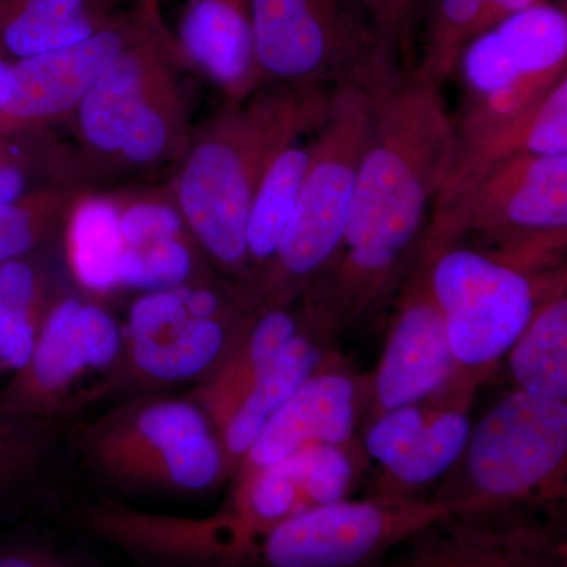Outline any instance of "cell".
<instances>
[{
  "label": "cell",
  "mask_w": 567,
  "mask_h": 567,
  "mask_svg": "<svg viewBox=\"0 0 567 567\" xmlns=\"http://www.w3.org/2000/svg\"><path fill=\"white\" fill-rule=\"evenodd\" d=\"M374 103L344 238L301 298L309 320L334 338L372 322L393 300L453 162V117L442 85L410 71Z\"/></svg>",
  "instance_id": "cell-1"
},
{
  "label": "cell",
  "mask_w": 567,
  "mask_h": 567,
  "mask_svg": "<svg viewBox=\"0 0 567 567\" xmlns=\"http://www.w3.org/2000/svg\"><path fill=\"white\" fill-rule=\"evenodd\" d=\"M331 92L264 84L241 102H226L181 159L173 194L186 227L208 264L246 290V226L257 185L284 147L322 126Z\"/></svg>",
  "instance_id": "cell-2"
},
{
  "label": "cell",
  "mask_w": 567,
  "mask_h": 567,
  "mask_svg": "<svg viewBox=\"0 0 567 567\" xmlns=\"http://www.w3.org/2000/svg\"><path fill=\"white\" fill-rule=\"evenodd\" d=\"M181 69L174 35L158 11L73 112L87 159L122 171L155 169L182 159L193 134Z\"/></svg>",
  "instance_id": "cell-3"
},
{
  "label": "cell",
  "mask_w": 567,
  "mask_h": 567,
  "mask_svg": "<svg viewBox=\"0 0 567 567\" xmlns=\"http://www.w3.org/2000/svg\"><path fill=\"white\" fill-rule=\"evenodd\" d=\"M567 401L514 391L472 425L432 502L451 513L539 506L566 496Z\"/></svg>",
  "instance_id": "cell-4"
},
{
  "label": "cell",
  "mask_w": 567,
  "mask_h": 567,
  "mask_svg": "<svg viewBox=\"0 0 567 567\" xmlns=\"http://www.w3.org/2000/svg\"><path fill=\"white\" fill-rule=\"evenodd\" d=\"M374 111V100L357 89L331 92L292 221L274 259L249 287L259 308L298 303L334 259L344 238Z\"/></svg>",
  "instance_id": "cell-5"
},
{
  "label": "cell",
  "mask_w": 567,
  "mask_h": 567,
  "mask_svg": "<svg viewBox=\"0 0 567 567\" xmlns=\"http://www.w3.org/2000/svg\"><path fill=\"white\" fill-rule=\"evenodd\" d=\"M251 17L265 84L352 87L377 100L410 73L354 0H251Z\"/></svg>",
  "instance_id": "cell-6"
},
{
  "label": "cell",
  "mask_w": 567,
  "mask_h": 567,
  "mask_svg": "<svg viewBox=\"0 0 567 567\" xmlns=\"http://www.w3.org/2000/svg\"><path fill=\"white\" fill-rule=\"evenodd\" d=\"M423 246L454 358L450 385L476 393L498 371L539 306L566 292V268L522 274L461 241L445 244L427 233Z\"/></svg>",
  "instance_id": "cell-7"
},
{
  "label": "cell",
  "mask_w": 567,
  "mask_h": 567,
  "mask_svg": "<svg viewBox=\"0 0 567 567\" xmlns=\"http://www.w3.org/2000/svg\"><path fill=\"white\" fill-rule=\"evenodd\" d=\"M427 229L446 244L476 238V251L522 274L565 270L567 155L496 164L464 196L432 212Z\"/></svg>",
  "instance_id": "cell-8"
},
{
  "label": "cell",
  "mask_w": 567,
  "mask_h": 567,
  "mask_svg": "<svg viewBox=\"0 0 567 567\" xmlns=\"http://www.w3.org/2000/svg\"><path fill=\"white\" fill-rule=\"evenodd\" d=\"M78 445L100 475L123 487L204 494L229 480L218 431L203 406L186 399L118 406L82 425Z\"/></svg>",
  "instance_id": "cell-9"
},
{
  "label": "cell",
  "mask_w": 567,
  "mask_h": 567,
  "mask_svg": "<svg viewBox=\"0 0 567 567\" xmlns=\"http://www.w3.org/2000/svg\"><path fill=\"white\" fill-rule=\"evenodd\" d=\"M257 311L245 309L224 279L144 292L130 306L118 377L151 385L205 382L240 344Z\"/></svg>",
  "instance_id": "cell-10"
},
{
  "label": "cell",
  "mask_w": 567,
  "mask_h": 567,
  "mask_svg": "<svg viewBox=\"0 0 567 567\" xmlns=\"http://www.w3.org/2000/svg\"><path fill=\"white\" fill-rule=\"evenodd\" d=\"M450 514L431 498L349 496L270 529L249 567H374L406 537Z\"/></svg>",
  "instance_id": "cell-11"
},
{
  "label": "cell",
  "mask_w": 567,
  "mask_h": 567,
  "mask_svg": "<svg viewBox=\"0 0 567 567\" xmlns=\"http://www.w3.org/2000/svg\"><path fill=\"white\" fill-rule=\"evenodd\" d=\"M123 331L104 306L61 295L52 301L28 363L0 391V412L52 420L92 377L117 374Z\"/></svg>",
  "instance_id": "cell-12"
},
{
  "label": "cell",
  "mask_w": 567,
  "mask_h": 567,
  "mask_svg": "<svg viewBox=\"0 0 567 567\" xmlns=\"http://www.w3.org/2000/svg\"><path fill=\"white\" fill-rule=\"evenodd\" d=\"M374 567H567L561 503L451 513Z\"/></svg>",
  "instance_id": "cell-13"
},
{
  "label": "cell",
  "mask_w": 567,
  "mask_h": 567,
  "mask_svg": "<svg viewBox=\"0 0 567 567\" xmlns=\"http://www.w3.org/2000/svg\"><path fill=\"white\" fill-rule=\"evenodd\" d=\"M475 391L447 385L440 393L365 421L361 440L379 466L375 495L423 499L451 472L472 431Z\"/></svg>",
  "instance_id": "cell-14"
},
{
  "label": "cell",
  "mask_w": 567,
  "mask_h": 567,
  "mask_svg": "<svg viewBox=\"0 0 567 567\" xmlns=\"http://www.w3.org/2000/svg\"><path fill=\"white\" fill-rule=\"evenodd\" d=\"M159 0L114 14L91 39L13 63L9 100L0 106V134L17 137L73 114L111 63L158 13Z\"/></svg>",
  "instance_id": "cell-15"
},
{
  "label": "cell",
  "mask_w": 567,
  "mask_h": 567,
  "mask_svg": "<svg viewBox=\"0 0 567 567\" xmlns=\"http://www.w3.org/2000/svg\"><path fill=\"white\" fill-rule=\"evenodd\" d=\"M361 440L311 445L237 476L229 511L252 554L270 529L316 507L349 498L368 466Z\"/></svg>",
  "instance_id": "cell-16"
},
{
  "label": "cell",
  "mask_w": 567,
  "mask_h": 567,
  "mask_svg": "<svg viewBox=\"0 0 567 567\" xmlns=\"http://www.w3.org/2000/svg\"><path fill=\"white\" fill-rule=\"evenodd\" d=\"M431 259L421 241L404 282L395 315L371 380L365 421L398 406L415 404L443 390L454 375L445 322L431 289Z\"/></svg>",
  "instance_id": "cell-17"
},
{
  "label": "cell",
  "mask_w": 567,
  "mask_h": 567,
  "mask_svg": "<svg viewBox=\"0 0 567 567\" xmlns=\"http://www.w3.org/2000/svg\"><path fill=\"white\" fill-rule=\"evenodd\" d=\"M369 405V375L358 374L344 358L331 354L265 424L235 476L276 464L305 446L357 442Z\"/></svg>",
  "instance_id": "cell-18"
},
{
  "label": "cell",
  "mask_w": 567,
  "mask_h": 567,
  "mask_svg": "<svg viewBox=\"0 0 567 567\" xmlns=\"http://www.w3.org/2000/svg\"><path fill=\"white\" fill-rule=\"evenodd\" d=\"M566 69L565 6L539 0L470 41L456 71L468 95H481L520 78Z\"/></svg>",
  "instance_id": "cell-19"
},
{
  "label": "cell",
  "mask_w": 567,
  "mask_h": 567,
  "mask_svg": "<svg viewBox=\"0 0 567 567\" xmlns=\"http://www.w3.org/2000/svg\"><path fill=\"white\" fill-rule=\"evenodd\" d=\"M174 40L183 69L215 85L226 102H241L265 84L254 47L251 0H186Z\"/></svg>",
  "instance_id": "cell-20"
},
{
  "label": "cell",
  "mask_w": 567,
  "mask_h": 567,
  "mask_svg": "<svg viewBox=\"0 0 567 567\" xmlns=\"http://www.w3.org/2000/svg\"><path fill=\"white\" fill-rule=\"evenodd\" d=\"M520 155H567V78L516 121L475 140L454 141L453 162L434 210L464 196L496 164Z\"/></svg>",
  "instance_id": "cell-21"
},
{
  "label": "cell",
  "mask_w": 567,
  "mask_h": 567,
  "mask_svg": "<svg viewBox=\"0 0 567 567\" xmlns=\"http://www.w3.org/2000/svg\"><path fill=\"white\" fill-rule=\"evenodd\" d=\"M334 339L308 319L303 331L256 380L219 432L229 477L237 475L246 454L279 406L336 353Z\"/></svg>",
  "instance_id": "cell-22"
},
{
  "label": "cell",
  "mask_w": 567,
  "mask_h": 567,
  "mask_svg": "<svg viewBox=\"0 0 567 567\" xmlns=\"http://www.w3.org/2000/svg\"><path fill=\"white\" fill-rule=\"evenodd\" d=\"M308 315L301 301L260 308L237 349L208 377L199 390V404L216 431L233 416L256 380L278 354L303 331Z\"/></svg>",
  "instance_id": "cell-23"
},
{
  "label": "cell",
  "mask_w": 567,
  "mask_h": 567,
  "mask_svg": "<svg viewBox=\"0 0 567 567\" xmlns=\"http://www.w3.org/2000/svg\"><path fill=\"white\" fill-rule=\"evenodd\" d=\"M115 0H0V58L22 61L91 39Z\"/></svg>",
  "instance_id": "cell-24"
},
{
  "label": "cell",
  "mask_w": 567,
  "mask_h": 567,
  "mask_svg": "<svg viewBox=\"0 0 567 567\" xmlns=\"http://www.w3.org/2000/svg\"><path fill=\"white\" fill-rule=\"evenodd\" d=\"M117 196L85 193L71 199L66 210V265L82 290L106 297L118 290L123 249Z\"/></svg>",
  "instance_id": "cell-25"
},
{
  "label": "cell",
  "mask_w": 567,
  "mask_h": 567,
  "mask_svg": "<svg viewBox=\"0 0 567 567\" xmlns=\"http://www.w3.org/2000/svg\"><path fill=\"white\" fill-rule=\"evenodd\" d=\"M315 134L309 142L298 140L284 147L268 164L254 193L246 226L248 290L252 279L274 259L284 234L292 221L315 151Z\"/></svg>",
  "instance_id": "cell-26"
},
{
  "label": "cell",
  "mask_w": 567,
  "mask_h": 567,
  "mask_svg": "<svg viewBox=\"0 0 567 567\" xmlns=\"http://www.w3.org/2000/svg\"><path fill=\"white\" fill-rule=\"evenodd\" d=\"M50 279L37 252L0 265V365L28 363L52 301Z\"/></svg>",
  "instance_id": "cell-27"
},
{
  "label": "cell",
  "mask_w": 567,
  "mask_h": 567,
  "mask_svg": "<svg viewBox=\"0 0 567 567\" xmlns=\"http://www.w3.org/2000/svg\"><path fill=\"white\" fill-rule=\"evenodd\" d=\"M506 360L518 391L567 401L566 292L539 306Z\"/></svg>",
  "instance_id": "cell-28"
},
{
  "label": "cell",
  "mask_w": 567,
  "mask_h": 567,
  "mask_svg": "<svg viewBox=\"0 0 567 567\" xmlns=\"http://www.w3.org/2000/svg\"><path fill=\"white\" fill-rule=\"evenodd\" d=\"M498 21L486 0H424L423 59L413 73L442 85L466 44Z\"/></svg>",
  "instance_id": "cell-29"
},
{
  "label": "cell",
  "mask_w": 567,
  "mask_h": 567,
  "mask_svg": "<svg viewBox=\"0 0 567 567\" xmlns=\"http://www.w3.org/2000/svg\"><path fill=\"white\" fill-rule=\"evenodd\" d=\"M207 264V257L192 234L136 249H123L117 274L118 290H141L144 293L203 281L210 278Z\"/></svg>",
  "instance_id": "cell-30"
},
{
  "label": "cell",
  "mask_w": 567,
  "mask_h": 567,
  "mask_svg": "<svg viewBox=\"0 0 567 567\" xmlns=\"http://www.w3.org/2000/svg\"><path fill=\"white\" fill-rule=\"evenodd\" d=\"M52 420L0 412V511L31 492L51 451Z\"/></svg>",
  "instance_id": "cell-31"
},
{
  "label": "cell",
  "mask_w": 567,
  "mask_h": 567,
  "mask_svg": "<svg viewBox=\"0 0 567 567\" xmlns=\"http://www.w3.org/2000/svg\"><path fill=\"white\" fill-rule=\"evenodd\" d=\"M565 78L567 69L548 71L520 78L481 95H468L461 114L453 117L454 141L475 140L498 126L516 121L533 110Z\"/></svg>",
  "instance_id": "cell-32"
},
{
  "label": "cell",
  "mask_w": 567,
  "mask_h": 567,
  "mask_svg": "<svg viewBox=\"0 0 567 567\" xmlns=\"http://www.w3.org/2000/svg\"><path fill=\"white\" fill-rule=\"evenodd\" d=\"M71 199L66 192L41 188L0 205V265L39 252L65 221Z\"/></svg>",
  "instance_id": "cell-33"
},
{
  "label": "cell",
  "mask_w": 567,
  "mask_h": 567,
  "mask_svg": "<svg viewBox=\"0 0 567 567\" xmlns=\"http://www.w3.org/2000/svg\"><path fill=\"white\" fill-rule=\"evenodd\" d=\"M118 199L121 234L125 249L189 234L173 193H142Z\"/></svg>",
  "instance_id": "cell-34"
},
{
  "label": "cell",
  "mask_w": 567,
  "mask_h": 567,
  "mask_svg": "<svg viewBox=\"0 0 567 567\" xmlns=\"http://www.w3.org/2000/svg\"><path fill=\"white\" fill-rule=\"evenodd\" d=\"M388 47L412 71L416 33L424 20V0H354Z\"/></svg>",
  "instance_id": "cell-35"
},
{
  "label": "cell",
  "mask_w": 567,
  "mask_h": 567,
  "mask_svg": "<svg viewBox=\"0 0 567 567\" xmlns=\"http://www.w3.org/2000/svg\"><path fill=\"white\" fill-rule=\"evenodd\" d=\"M0 567H71L50 547L21 536L0 537Z\"/></svg>",
  "instance_id": "cell-36"
},
{
  "label": "cell",
  "mask_w": 567,
  "mask_h": 567,
  "mask_svg": "<svg viewBox=\"0 0 567 567\" xmlns=\"http://www.w3.org/2000/svg\"><path fill=\"white\" fill-rule=\"evenodd\" d=\"M13 137L0 134V205L13 203L29 192V171L22 162Z\"/></svg>",
  "instance_id": "cell-37"
},
{
  "label": "cell",
  "mask_w": 567,
  "mask_h": 567,
  "mask_svg": "<svg viewBox=\"0 0 567 567\" xmlns=\"http://www.w3.org/2000/svg\"><path fill=\"white\" fill-rule=\"evenodd\" d=\"M486 2L496 14V18L502 21L503 18L516 13L518 10L527 9V7L539 2V0H486Z\"/></svg>",
  "instance_id": "cell-38"
},
{
  "label": "cell",
  "mask_w": 567,
  "mask_h": 567,
  "mask_svg": "<svg viewBox=\"0 0 567 567\" xmlns=\"http://www.w3.org/2000/svg\"><path fill=\"white\" fill-rule=\"evenodd\" d=\"M145 2H151V0H134V3H136V6H141V3Z\"/></svg>",
  "instance_id": "cell-39"
},
{
  "label": "cell",
  "mask_w": 567,
  "mask_h": 567,
  "mask_svg": "<svg viewBox=\"0 0 567 567\" xmlns=\"http://www.w3.org/2000/svg\"><path fill=\"white\" fill-rule=\"evenodd\" d=\"M3 372V369H2V365H0V374H2Z\"/></svg>",
  "instance_id": "cell-40"
}]
</instances>
